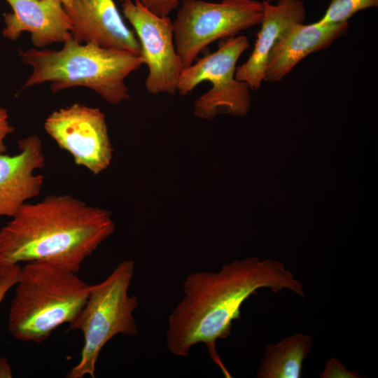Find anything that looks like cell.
Listing matches in <instances>:
<instances>
[{"mask_svg": "<svg viewBox=\"0 0 378 378\" xmlns=\"http://www.w3.org/2000/svg\"><path fill=\"white\" fill-rule=\"evenodd\" d=\"M348 27V22L291 24L281 35L269 55L264 81H281L307 56L328 48L344 36Z\"/></svg>", "mask_w": 378, "mask_h": 378, "instance_id": "cell-13", "label": "cell"}, {"mask_svg": "<svg viewBox=\"0 0 378 378\" xmlns=\"http://www.w3.org/2000/svg\"><path fill=\"white\" fill-rule=\"evenodd\" d=\"M183 288V298L169 316L167 348L175 356L187 357L193 346L203 343L226 377L232 376L216 344L230 335L234 321L241 319L242 304L262 288L273 293L288 289L305 296L302 284L284 263L258 257L233 260L216 272L192 273Z\"/></svg>", "mask_w": 378, "mask_h": 378, "instance_id": "cell-1", "label": "cell"}, {"mask_svg": "<svg viewBox=\"0 0 378 378\" xmlns=\"http://www.w3.org/2000/svg\"><path fill=\"white\" fill-rule=\"evenodd\" d=\"M64 7L74 40L140 55L137 37L124 22L114 0H71Z\"/></svg>", "mask_w": 378, "mask_h": 378, "instance_id": "cell-10", "label": "cell"}, {"mask_svg": "<svg viewBox=\"0 0 378 378\" xmlns=\"http://www.w3.org/2000/svg\"><path fill=\"white\" fill-rule=\"evenodd\" d=\"M322 378H332V377H359L358 374L347 371L344 366L335 358H330L326 363L323 372L320 374Z\"/></svg>", "mask_w": 378, "mask_h": 378, "instance_id": "cell-18", "label": "cell"}, {"mask_svg": "<svg viewBox=\"0 0 378 378\" xmlns=\"http://www.w3.org/2000/svg\"><path fill=\"white\" fill-rule=\"evenodd\" d=\"M46 133L76 164L98 175L110 165L113 148L104 113L98 108L74 103L53 111L46 119Z\"/></svg>", "mask_w": 378, "mask_h": 378, "instance_id": "cell-8", "label": "cell"}, {"mask_svg": "<svg viewBox=\"0 0 378 378\" xmlns=\"http://www.w3.org/2000/svg\"><path fill=\"white\" fill-rule=\"evenodd\" d=\"M20 270V265L0 266V304L9 290L17 284Z\"/></svg>", "mask_w": 378, "mask_h": 378, "instance_id": "cell-17", "label": "cell"}, {"mask_svg": "<svg viewBox=\"0 0 378 378\" xmlns=\"http://www.w3.org/2000/svg\"><path fill=\"white\" fill-rule=\"evenodd\" d=\"M18 147L15 155L0 154V216L13 217L43 185V175L35 174L46 165L40 138L34 134L19 139Z\"/></svg>", "mask_w": 378, "mask_h": 378, "instance_id": "cell-11", "label": "cell"}, {"mask_svg": "<svg viewBox=\"0 0 378 378\" xmlns=\"http://www.w3.org/2000/svg\"><path fill=\"white\" fill-rule=\"evenodd\" d=\"M92 286L76 272L53 264L26 262L21 267L10 306V333L22 342H43L58 327L74 321Z\"/></svg>", "mask_w": 378, "mask_h": 378, "instance_id": "cell-4", "label": "cell"}, {"mask_svg": "<svg viewBox=\"0 0 378 378\" xmlns=\"http://www.w3.org/2000/svg\"><path fill=\"white\" fill-rule=\"evenodd\" d=\"M249 48L245 36L225 39L218 49L207 54L183 69L177 93L187 95L201 83L209 82L211 88L194 103V115L211 120L219 113L243 116L250 108V88L235 78L237 63Z\"/></svg>", "mask_w": 378, "mask_h": 378, "instance_id": "cell-7", "label": "cell"}, {"mask_svg": "<svg viewBox=\"0 0 378 378\" xmlns=\"http://www.w3.org/2000/svg\"><path fill=\"white\" fill-rule=\"evenodd\" d=\"M60 1L62 2L64 6H67L71 2V0H60Z\"/></svg>", "mask_w": 378, "mask_h": 378, "instance_id": "cell-21", "label": "cell"}, {"mask_svg": "<svg viewBox=\"0 0 378 378\" xmlns=\"http://www.w3.org/2000/svg\"><path fill=\"white\" fill-rule=\"evenodd\" d=\"M309 335L298 333L266 346L257 372L258 378H299L302 364L313 345Z\"/></svg>", "mask_w": 378, "mask_h": 378, "instance_id": "cell-15", "label": "cell"}, {"mask_svg": "<svg viewBox=\"0 0 378 378\" xmlns=\"http://www.w3.org/2000/svg\"><path fill=\"white\" fill-rule=\"evenodd\" d=\"M11 13L3 15L4 37L18 39L23 32L31 34L36 48L71 38L72 24L60 0H5Z\"/></svg>", "mask_w": 378, "mask_h": 378, "instance_id": "cell-12", "label": "cell"}, {"mask_svg": "<svg viewBox=\"0 0 378 378\" xmlns=\"http://www.w3.org/2000/svg\"><path fill=\"white\" fill-rule=\"evenodd\" d=\"M178 7L172 26L183 69L216 41L234 37L260 24L263 13L262 1L257 0H183Z\"/></svg>", "mask_w": 378, "mask_h": 378, "instance_id": "cell-6", "label": "cell"}, {"mask_svg": "<svg viewBox=\"0 0 378 378\" xmlns=\"http://www.w3.org/2000/svg\"><path fill=\"white\" fill-rule=\"evenodd\" d=\"M18 54L32 69L22 89L47 82L54 93L80 86L113 105L130 99L125 79L144 64L140 55L129 51L80 43L72 38L59 50L31 48L19 50Z\"/></svg>", "mask_w": 378, "mask_h": 378, "instance_id": "cell-3", "label": "cell"}, {"mask_svg": "<svg viewBox=\"0 0 378 378\" xmlns=\"http://www.w3.org/2000/svg\"><path fill=\"white\" fill-rule=\"evenodd\" d=\"M124 16L133 27L144 64L148 67L145 87L151 94L177 93L183 69L176 52L169 16L158 15L139 0H120Z\"/></svg>", "mask_w": 378, "mask_h": 378, "instance_id": "cell-9", "label": "cell"}, {"mask_svg": "<svg viewBox=\"0 0 378 378\" xmlns=\"http://www.w3.org/2000/svg\"><path fill=\"white\" fill-rule=\"evenodd\" d=\"M263 13L253 50L248 59L237 66L235 78L251 90L259 89L264 81L269 55L283 32L294 23L304 22L306 9L301 0L262 1Z\"/></svg>", "mask_w": 378, "mask_h": 378, "instance_id": "cell-14", "label": "cell"}, {"mask_svg": "<svg viewBox=\"0 0 378 378\" xmlns=\"http://www.w3.org/2000/svg\"><path fill=\"white\" fill-rule=\"evenodd\" d=\"M12 373L8 360L0 358V377H11Z\"/></svg>", "mask_w": 378, "mask_h": 378, "instance_id": "cell-20", "label": "cell"}, {"mask_svg": "<svg viewBox=\"0 0 378 378\" xmlns=\"http://www.w3.org/2000/svg\"><path fill=\"white\" fill-rule=\"evenodd\" d=\"M14 131L15 128L9 122L7 110L5 108L0 107V154L6 152L5 139Z\"/></svg>", "mask_w": 378, "mask_h": 378, "instance_id": "cell-19", "label": "cell"}, {"mask_svg": "<svg viewBox=\"0 0 378 378\" xmlns=\"http://www.w3.org/2000/svg\"><path fill=\"white\" fill-rule=\"evenodd\" d=\"M115 229L107 210L69 194L47 195L0 228V266L44 262L77 273Z\"/></svg>", "mask_w": 378, "mask_h": 378, "instance_id": "cell-2", "label": "cell"}, {"mask_svg": "<svg viewBox=\"0 0 378 378\" xmlns=\"http://www.w3.org/2000/svg\"><path fill=\"white\" fill-rule=\"evenodd\" d=\"M134 270V260H124L105 280L92 286L84 306L69 324V330L83 332L84 343L79 362L66 377L94 378L96 364L106 344L119 334H138L133 315L139 304L138 298L128 293Z\"/></svg>", "mask_w": 378, "mask_h": 378, "instance_id": "cell-5", "label": "cell"}, {"mask_svg": "<svg viewBox=\"0 0 378 378\" xmlns=\"http://www.w3.org/2000/svg\"><path fill=\"white\" fill-rule=\"evenodd\" d=\"M262 1H267V2H273L275 0H262Z\"/></svg>", "mask_w": 378, "mask_h": 378, "instance_id": "cell-22", "label": "cell"}, {"mask_svg": "<svg viewBox=\"0 0 378 378\" xmlns=\"http://www.w3.org/2000/svg\"><path fill=\"white\" fill-rule=\"evenodd\" d=\"M377 6L378 0H331L324 15L317 22L322 24L348 22L356 13Z\"/></svg>", "mask_w": 378, "mask_h": 378, "instance_id": "cell-16", "label": "cell"}]
</instances>
